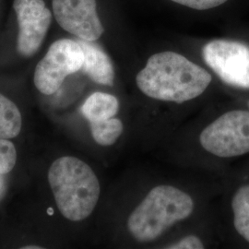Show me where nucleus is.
<instances>
[{
  "instance_id": "obj_1",
  "label": "nucleus",
  "mask_w": 249,
  "mask_h": 249,
  "mask_svg": "<svg viewBox=\"0 0 249 249\" xmlns=\"http://www.w3.org/2000/svg\"><path fill=\"white\" fill-rule=\"evenodd\" d=\"M211 81V74L203 68L170 51L151 55L136 77L137 85L145 95L177 104L201 95Z\"/></svg>"
},
{
  "instance_id": "obj_2",
  "label": "nucleus",
  "mask_w": 249,
  "mask_h": 249,
  "mask_svg": "<svg viewBox=\"0 0 249 249\" xmlns=\"http://www.w3.org/2000/svg\"><path fill=\"white\" fill-rule=\"evenodd\" d=\"M48 181L59 212L68 220L82 221L95 209L101 187L86 162L72 156L61 157L51 164Z\"/></svg>"
},
{
  "instance_id": "obj_3",
  "label": "nucleus",
  "mask_w": 249,
  "mask_h": 249,
  "mask_svg": "<svg viewBox=\"0 0 249 249\" xmlns=\"http://www.w3.org/2000/svg\"><path fill=\"white\" fill-rule=\"evenodd\" d=\"M194 202L187 193L172 186L152 188L127 220L136 240H155L176 223L192 213Z\"/></svg>"
},
{
  "instance_id": "obj_4",
  "label": "nucleus",
  "mask_w": 249,
  "mask_h": 249,
  "mask_svg": "<svg viewBox=\"0 0 249 249\" xmlns=\"http://www.w3.org/2000/svg\"><path fill=\"white\" fill-rule=\"evenodd\" d=\"M201 146L218 157L230 158L249 152V111L233 110L209 124L199 136Z\"/></svg>"
},
{
  "instance_id": "obj_5",
  "label": "nucleus",
  "mask_w": 249,
  "mask_h": 249,
  "mask_svg": "<svg viewBox=\"0 0 249 249\" xmlns=\"http://www.w3.org/2000/svg\"><path fill=\"white\" fill-rule=\"evenodd\" d=\"M83 61L84 53L77 41H55L36 66L34 78L36 88L45 95L53 94L68 76L81 70Z\"/></svg>"
},
{
  "instance_id": "obj_6",
  "label": "nucleus",
  "mask_w": 249,
  "mask_h": 249,
  "mask_svg": "<svg viewBox=\"0 0 249 249\" xmlns=\"http://www.w3.org/2000/svg\"><path fill=\"white\" fill-rule=\"evenodd\" d=\"M204 61L228 85L249 89V46L237 41L218 39L204 45Z\"/></svg>"
},
{
  "instance_id": "obj_7",
  "label": "nucleus",
  "mask_w": 249,
  "mask_h": 249,
  "mask_svg": "<svg viewBox=\"0 0 249 249\" xmlns=\"http://www.w3.org/2000/svg\"><path fill=\"white\" fill-rule=\"evenodd\" d=\"M18 24L17 50L29 57L39 50L52 22L51 11L44 0H14Z\"/></svg>"
},
{
  "instance_id": "obj_8",
  "label": "nucleus",
  "mask_w": 249,
  "mask_h": 249,
  "mask_svg": "<svg viewBox=\"0 0 249 249\" xmlns=\"http://www.w3.org/2000/svg\"><path fill=\"white\" fill-rule=\"evenodd\" d=\"M53 11L61 28L79 39L94 42L104 34L96 0H53Z\"/></svg>"
},
{
  "instance_id": "obj_9",
  "label": "nucleus",
  "mask_w": 249,
  "mask_h": 249,
  "mask_svg": "<svg viewBox=\"0 0 249 249\" xmlns=\"http://www.w3.org/2000/svg\"><path fill=\"white\" fill-rule=\"evenodd\" d=\"M84 53V61L81 71L90 80L101 85L113 86L115 71L107 53L93 41L79 39L77 41Z\"/></svg>"
},
{
  "instance_id": "obj_10",
  "label": "nucleus",
  "mask_w": 249,
  "mask_h": 249,
  "mask_svg": "<svg viewBox=\"0 0 249 249\" xmlns=\"http://www.w3.org/2000/svg\"><path fill=\"white\" fill-rule=\"evenodd\" d=\"M119 109L118 100L109 93L94 92L81 107L82 115L89 122L109 119L116 116Z\"/></svg>"
},
{
  "instance_id": "obj_11",
  "label": "nucleus",
  "mask_w": 249,
  "mask_h": 249,
  "mask_svg": "<svg viewBox=\"0 0 249 249\" xmlns=\"http://www.w3.org/2000/svg\"><path fill=\"white\" fill-rule=\"evenodd\" d=\"M22 125L21 115L17 106L0 93V139L17 137Z\"/></svg>"
},
{
  "instance_id": "obj_12",
  "label": "nucleus",
  "mask_w": 249,
  "mask_h": 249,
  "mask_svg": "<svg viewBox=\"0 0 249 249\" xmlns=\"http://www.w3.org/2000/svg\"><path fill=\"white\" fill-rule=\"evenodd\" d=\"M235 230L249 243V185L241 187L231 200Z\"/></svg>"
},
{
  "instance_id": "obj_13",
  "label": "nucleus",
  "mask_w": 249,
  "mask_h": 249,
  "mask_svg": "<svg viewBox=\"0 0 249 249\" xmlns=\"http://www.w3.org/2000/svg\"><path fill=\"white\" fill-rule=\"evenodd\" d=\"M90 132L95 142L102 146L113 145L123 132L124 126L117 118L89 122Z\"/></svg>"
},
{
  "instance_id": "obj_14",
  "label": "nucleus",
  "mask_w": 249,
  "mask_h": 249,
  "mask_svg": "<svg viewBox=\"0 0 249 249\" xmlns=\"http://www.w3.org/2000/svg\"><path fill=\"white\" fill-rule=\"evenodd\" d=\"M17 161V151L9 140L0 139V175L8 174L14 168Z\"/></svg>"
},
{
  "instance_id": "obj_15",
  "label": "nucleus",
  "mask_w": 249,
  "mask_h": 249,
  "mask_svg": "<svg viewBox=\"0 0 249 249\" xmlns=\"http://www.w3.org/2000/svg\"><path fill=\"white\" fill-rule=\"evenodd\" d=\"M190 9L205 10L223 5L227 0H171Z\"/></svg>"
},
{
  "instance_id": "obj_16",
  "label": "nucleus",
  "mask_w": 249,
  "mask_h": 249,
  "mask_svg": "<svg viewBox=\"0 0 249 249\" xmlns=\"http://www.w3.org/2000/svg\"><path fill=\"white\" fill-rule=\"evenodd\" d=\"M166 249H204V245L201 240L195 235H188L183 238L178 243L171 245Z\"/></svg>"
},
{
  "instance_id": "obj_17",
  "label": "nucleus",
  "mask_w": 249,
  "mask_h": 249,
  "mask_svg": "<svg viewBox=\"0 0 249 249\" xmlns=\"http://www.w3.org/2000/svg\"><path fill=\"white\" fill-rule=\"evenodd\" d=\"M24 249H43V248H41V247H31V246H29V247H25V248H23Z\"/></svg>"
},
{
  "instance_id": "obj_18",
  "label": "nucleus",
  "mask_w": 249,
  "mask_h": 249,
  "mask_svg": "<svg viewBox=\"0 0 249 249\" xmlns=\"http://www.w3.org/2000/svg\"></svg>"
}]
</instances>
